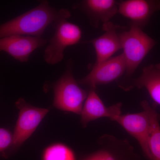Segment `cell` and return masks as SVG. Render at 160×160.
Here are the masks:
<instances>
[{"instance_id": "obj_1", "label": "cell", "mask_w": 160, "mask_h": 160, "mask_svg": "<svg viewBox=\"0 0 160 160\" xmlns=\"http://www.w3.org/2000/svg\"><path fill=\"white\" fill-rule=\"evenodd\" d=\"M71 16L67 9L52 8L47 1L0 25V39L12 35L41 37L49 25Z\"/></svg>"}, {"instance_id": "obj_2", "label": "cell", "mask_w": 160, "mask_h": 160, "mask_svg": "<svg viewBox=\"0 0 160 160\" xmlns=\"http://www.w3.org/2000/svg\"><path fill=\"white\" fill-rule=\"evenodd\" d=\"M122 54L126 65V76L134 73L147 54L155 46L156 42L142 30L131 25L128 31L120 33Z\"/></svg>"}, {"instance_id": "obj_3", "label": "cell", "mask_w": 160, "mask_h": 160, "mask_svg": "<svg viewBox=\"0 0 160 160\" xmlns=\"http://www.w3.org/2000/svg\"><path fill=\"white\" fill-rule=\"evenodd\" d=\"M15 106L19 109V114L12 134L11 146L2 154L5 158L17 151L31 136L49 111V109L31 106L22 98L17 101Z\"/></svg>"}, {"instance_id": "obj_4", "label": "cell", "mask_w": 160, "mask_h": 160, "mask_svg": "<svg viewBox=\"0 0 160 160\" xmlns=\"http://www.w3.org/2000/svg\"><path fill=\"white\" fill-rule=\"evenodd\" d=\"M53 106L62 111L81 115L88 93L75 79L68 68L53 86Z\"/></svg>"}, {"instance_id": "obj_5", "label": "cell", "mask_w": 160, "mask_h": 160, "mask_svg": "<svg viewBox=\"0 0 160 160\" xmlns=\"http://www.w3.org/2000/svg\"><path fill=\"white\" fill-rule=\"evenodd\" d=\"M54 25V34L44 53L45 61L50 65H55L61 62L64 58L65 49L68 46L78 44L82 37L80 27L67 20H61Z\"/></svg>"}, {"instance_id": "obj_6", "label": "cell", "mask_w": 160, "mask_h": 160, "mask_svg": "<svg viewBox=\"0 0 160 160\" xmlns=\"http://www.w3.org/2000/svg\"><path fill=\"white\" fill-rule=\"evenodd\" d=\"M98 148L79 160H141L133 146L126 139H121L105 134L97 141Z\"/></svg>"}, {"instance_id": "obj_7", "label": "cell", "mask_w": 160, "mask_h": 160, "mask_svg": "<svg viewBox=\"0 0 160 160\" xmlns=\"http://www.w3.org/2000/svg\"><path fill=\"white\" fill-rule=\"evenodd\" d=\"M126 62L122 53L112 57L102 62L94 64L91 71L82 79L79 84L96 89L100 85H107L114 82L125 74Z\"/></svg>"}, {"instance_id": "obj_8", "label": "cell", "mask_w": 160, "mask_h": 160, "mask_svg": "<svg viewBox=\"0 0 160 160\" xmlns=\"http://www.w3.org/2000/svg\"><path fill=\"white\" fill-rule=\"evenodd\" d=\"M115 122L137 140L144 155L150 160L149 141L150 121L148 112L143 109L142 111L137 113L121 115Z\"/></svg>"}, {"instance_id": "obj_9", "label": "cell", "mask_w": 160, "mask_h": 160, "mask_svg": "<svg viewBox=\"0 0 160 160\" xmlns=\"http://www.w3.org/2000/svg\"><path fill=\"white\" fill-rule=\"evenodd\" d=\"M41 37L12 35L0 39V52H4L21 62H26L35 50L46 45Z\"/></svg>"}, {"instance_id": "obj_10", "label": "cell", "mask_w": 160, "mask_h": 160, "mask_svg": "<svg viewBox=\"0 0 160 160\" xmlns=\"http://www.w3.org/2000/svg\"><path fill=\"white\" fill-rule=\"evenodd\" d=\"M95 89H90L81 112V122L85 128L92 121L107 118L115 122L122 115V103L106 107Z\"/></svg>"}, {"instance_id": "obj_11", "label": "cell", "mask_w": 160, "mask_h": 160, "mask_svg": "<svg viewBox=\"0 0 160 160\" xmlns=\"http://www.w3.org/2000/svg\"><path fill=\"white\" fill-rule=\"evenodd\" d=\"M160 10V1L127 0L118 2V12L131 21V25L142 28L153 13Z\"/></svg>"}, {"instance_id": "obj_12", "label": "cell", "mask_w": 160, "mask_h": 160, "mask_svg": "<svg viewBox=\"0 0 160 160\" xmlns=\"http://www.w3.org/2000/svg\"><path fill=\"white\" fill-rule=\"evenodd\" d=\"M119 28V26L110 22L105 23L103 25L104 34L86 42L92 44L95 50L96 61L94 64H99L109 59L122 49L120 34L118 33Z\"/></svg>"}, {"instance_id": "obj_13", "label": "cell", "mask_w": 160, "mask_h": 160, "mask_svg": "<svg viewBox=\"0 0 160 160\" xmlns=\"http://www.w3.org/2000/svg\"><path fill=\"white\" fill-rule=\"evenodd\" d=\"M81 6L92 26L97 27L99 22H109L118 13V2L114 0H86L82 2Z\"/></svg>"}, {"instance_id": "obj_14", "label": "cell", "mask_w": 160, "mask_h": 160, "mask_svg": "<svg viewBox=\"0 0 160 160\" xmlns=\"http://www.w3.org/2000/svg\"><path fill=\"white\" fill-rule=\"evenodd\" d=\"M132 84V87L145 88L152 100L160 106V63L145 66L141 75Z\"/></svg>"}, {"instance_id": "obj_15", "label": "cell", "mask_w": 160, "mask_h": 160, "mask_svg": "<svg viewBox=\"0 0 160 160\" xmlns=\"http://www.w3.org/2000/svg\"><path fill=\"white\" fill-rule=\"evenodd\" d=\"M143 110L149 114L150 121L149 137L150 160H160V116L155 106H152L146 100L140 103Z\"/></svg>"}, {"instance_id": "obj_16", "label": "cell", "mask_w": 160, "mask_h": 160, "mask_svg": "<svg viewBox=\"0 0 160 160\" xmlns=\"http://www.w3.org/2000/svg\"><path fill=\"white\" fill-rule=\"evenodd\" d=\"M42 160H77L73 150L62 143H56L46 147Z\"/></svg>"}, {"instance_id": "obj_17", "label": "cell", "mask_w": 160, "mask_h": 160, "mask_svg": "<svg viewBox=\"0 0 160 160\" xmlns=\"http://www.w3.org/2000/svg\"><path fill=\"white\" fill-rule=\"evenodd\" d=\"M12 142V134L8 129L0 128V153L2 154L10 148Z\"/></svg>"}]
</instances>
